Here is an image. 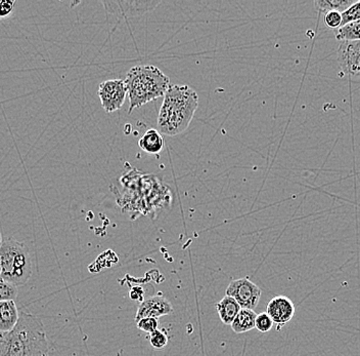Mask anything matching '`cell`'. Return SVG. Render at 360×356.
Segmentation results:
<instances>
[{
    "instance_id": "cell-9",
    "label": "cell",
    "mask_w": 360,
    "mask_h": 356,
    "mask_svg": "<svg viewBox=\"0 0 360 356\" xmlns=\"http://www.w3.org/2000/svg\"><path fill=\"white\" fill-rule=\"evenodd\" d=\"M173 313L172 304L168 301L165 297L162 295L150 297L141 302L135 315V322H139L141 319H158V317H165Z\"/></svg>"
},
{
    "instance_id": "cell-25",
    "label": "cell",
    "mask_w": 360,
    "mask_h": 356,
    "mask_svg": "<svg viewBox=\"0 0 360 356\" xmlns=\"http://www.w3.org/2000/svg\"><path fill=\"white\" fill-rule=\"evenodd\" d=\"M0 274H1V267H0Z\"/></svg>"
},
{
    "instance_id": "cell-8",
    "label": "cell",
    "mask_w": 360,
    "mask_h": 356,
    "mask_svg": "<svg viewBox=\"0 0 360 356\" xmlns=\"http://www.w3.org/2000/svg\"><path fill=\"white\" fill-rule=\"evenodd\" d=\"M160 1H103L105 11L114 16L137 17L154 11Z\"/></svg>"
},
{
    "instance_id": "cell-3",
    "label": "cell",
    "mask_w": 360,
    "mask_h": 356,
    "mask_svg": "<svg viewBox=\"0 0 360 356\" xmlns=\"http://www.w3.org/2000/svg\"><path fill=\"white\" fill-rule=\"evenodd\" d=\"M124 80L129 98V114L141 106L165 96L170 87L168 76L153 65L134 67L128 71Z\"/></svg>"
},
{
    "instance_id": "cell-22",
    "label": "cell",
    "mask_w": 360,
    "mask_h": 356,
    "mask_svg": "<svg viewBox=\"0 0 360 356\" xmlns=\"http://www.w3.org/2000/svg\"><path fill=\"white\" fill-rule=\"evenodd\" d=\"M137 328L139 330L143 331V332L152 333H154L155 331L158 330V326H159V321H158V319H152V317H148V319H141L139 322H136Z\"/></svg>"
},
{
    "instance_id": "cell-21",
    "label": "cell",
    "mask_w": 360,
    "mask_h": 356,
    "mask_svg": "<svg viewBox=\"0 0 360 356\" xmlns=\"http://www.w3.org/2000/svg\"><path fill=\"white\" fill-rule=\"evenodd\" d=\"M323 21L328 28L339 29L342 26V13L338 12L326 13Z\"/></svg>"
},
{
    "instance_id": "cell-1",
    "label": "cell",
    "mask_w": 360,
    "mask_h": 356,
    "mask_svg": "<svg viewBox=\"0 0 360 356\" xmlns=\"http://www.w3.org/2000/svg\"><path fill=\"white\" fill-rule=\"evenodd\" d=\"M199 106V97L188 85H170L158 116V130L174 137L186 132Z\"/></svg>"
},
{
    "instance_id": "cell-7",
    "label": "cell",
    "mask_w": 360,
    "mask_h": 356,
    "mask_svg": "<svg viewBox=\"0 0 360 356\" xmlns=\"http://www.w3.org/2000/svg\"><path fill=\"white\" fill-rule=\"evenodd\" d=\"M338 63L344 75L359 80L360 40L341 42L338 49Z\"/></svg>"
},
{
    "instance_id": "cell-5",
    "label": "cell",
    "mask_w": 360,
    "mask_h": 356,
    "mask_svg": "<svg viewBox=\"0 0 360 356\" xmlns=\"http://www.w3.org/2000/svg\"><path fill=\"white\" fill-rule=\"evenodd\" d=\"M261 294V288L247 277L231 281L225 290V295L233 297L242 309H255L260 301Z\"/></svg>"
},
{
    "instance_id": "cell-12",
    "label": "cell",
    "mask_w": 360,
    "mask_h": 356,
    "mask_svg": "<svg viewBox=\"0 0 360 356\" xmlns=\"http://www.w3.org/2000/svg\"><path fill=\"white\" fill-rule=\"evenodd\" d=\"M139 147L150 154H159L163 150L165 142L161 133L155 128L146 130L145 135L139 139Z\"/></svg>"
},
{
    "instance_id": "cell-4",
    "label": "cell",
    "mask_w": 360,
    "mask_h": 356,
    "mask_svg": "<svg viewBox=\"0 0 360 356\" xmlns=\"http://www.w3.org/2000/svg\"><path fill=\"white\" fill-rule=\"evenodd\" d=\"M0 278L19 288L32 276V259L29 247L13 238L4 240L0 247Z\"/></svg>"
},
{
    "instance_id": "cell-15",
    "label": "cell",
    "mask_w": 360,
    "mask_h": 356,
    "mask_svg": "<svg viewBox=\"0 0 360 356\" xmlns=\"http://www.w3.org/2000/svg\"><path fill=\"white\" fill-rule=\"evenodd\" d=\"M356 2V0H315V10L319 13H344Z\"/></svg>"
},
{
    "instance_id": "cell-6",
    "label": "cell",
    "mask_w": 360,
    "mask_h": 356,
    "mask_svg": "<svg viewBox=\"0 0 360 356\" xmlns=\"http://www.w3.org/2000/svg\"><path fill=\"white\" fill-rule=\"evenodd\" d=\"M98 97L101 106L108 113L121 109L125 103L128 91L124 80H110L103 81L98 87Z\"/></svg>"
},
{
    "instance_id": "cell-17",
    "label": "cell",
    "mask_w": 360,
    "mask_h": 356,
    "mask_svg": "<svg viewBox=\"0 0 360 356\" xmlns=\"http://www.w3.org/2000/svg\"><path fill=\"white\" fill-rule=\"evenodd\" d=\"M18 296V288L0 278V302L15 301Z\"/></svg>"
},
{
    "instance_id": "cell-11",
    "label": "cell",
    "mask_w": 360,
    "mask_h": 356,
    "mask_svg": "<svg viewBox=\"0 0 360 356\" xmlns=\"http://www.w3.org/2000/svg\"><path fill=\"white\" fill-rule=\"evenodd\" d=\"M19 319L20 313L15 301L0 302V332H11Z\"/></svg>"
},
{
    "instance_id": "cell-2",
    "label": "cell",
    "mask_w": 360,
    "mask_h": 356,
    "mask_svg": "<svg viewBox=\"0 0 360 356\" xmlns=\"http://www.w3.org/2000/svg\"><path fill=\"white\" fill-rule=\"evenodd\" d=\"M49 352L44 324L30 313H20L11 332H0V356H49Z\"/></svg>"
},
{
    "instance_id": "cell-23",
    "label": "cell",
    "mask_w": 360,
    "mask_h": 356,
    "mask_svg": "<svg viewBox=\"0 0 360 356\" xmlns=\"http://www.w3.org/2000/svg\"><path fill=\"white\" fill-rule=\"evenodd\" d=\"M15 0H0V19L10 17L15 11Z\"/></svg>"
},
{
    "instance_id": "cell-16",
    "label": "cell",
    "mask_w": 360,
    "mask_h": 356,
    "mask_svg": "<svg viewBox=\"0 0 360 356\" xmlns=\"http://www.w3.org/2000/svg\"><path fill=\"white\" fill-rule=\"evenodd\" d=\"M336 38L340 42L360 40V20L337 29Z\"/></svg>"
},
{
    "instance_id": "cell-18",
    "label": "cell",
    "mask_w": 360,
    "mask_h": 356,
    "mask_svg": "<svg viewBox=\"0 0 360 356\" xmlns=\"http://www.w3.org/2000/svg\"><path fill=\"white\" fill-rule=\"evenodd\" d=\"M360 20V1L355 2L346 12L342 13V26Z\"/></svg>"
},
{
    "instance_id": "cell-24",
    "label": "cell",
    "mask_w": 360,
    "mask_h": 356,
    "mask_svg": "<svg viewBox=\"0 0 360 356\" xmlns=\"http://www.w3.org/2000/svg\"><path fill=\"white\" fill-rule=\"evenodd\" d=\"M2 243H4V240H2V234L0 232V247H1Z\"/></svg>"
},
{
    "instance_id": "cell-19",
    "label": "cell",
    "mask_w": 360,
    "mask_h": 356,
    "mask_svg": "<svg viewBox=\"0 0 360 356\" xmlns=\"http://www.w3.org/2000/svg\"><path fill=\"white\" fill-rule=\"evenodd\" d=\"M150 345L158 350L165 348L168 344L167 333L165 331H155L154 333H150Z\"/></svg>"
},
{
    "instance_id": "cell-10",
    "label": "cell",
    "mask_w": 360,
    "mask_h": 356,
    "mask_svg": "<svg viewBox=\"0 0 360 356\" xmlns=\"http://www.w3.org/2000/svg\"><path fill=\"white\" fill-rule=\"evenodd\" d=\"M266 313L274 324H278V330L292 321L295 315V305L291 299L285 296H276L269 302Z\"/></svg>"
},
{
    "instance_id": "cell-13",
    "label": "cell",
    "mask_w": 360,
    "mask_h": 356,
    "mask_svg": "<svg viewBox=\"0 0 360 356\" xmlns=\"http://www.w3.org/2000/svg\"><path fill=\"white\" fill-rule=\"evenodd\" d=\"M216 310H217L221 321L224 324L231 326L233 321H235L236 315L242 310V307L233 297L225 295L224 298L216 304Z\"/></svg>"
},
{
    "instance_id": "cell-14",
    "label": "cell",
    "mask_w": 360,
    "mask_h": 356,
    "mask_svg": "<svg viewBox=\"0 0 360 356\" xmlns=\"http://www.w3.org/2000/svg\"><path fill=\"white\" fill-rule=\"evenodd\" d=\"M256 317L257 314L254 312V310L242 309L231 324V329L236 333L250 332L255 329Z\"/></svg>"
},
{
    "instance_id": "cell-20",
    "label": "cell",
    "mask_w": 360,
    "mask_h": 356,
    "mask_svg": "<svg viewBox=\"0 0 360 356\" xmlns=\"http://www.w3.org/2000/svg\"><path fill=\"white\" fill-rule=\"evenodd\" d=\"M274 324L269 315L266 312H262L256 317L255 329H257L259 332L267 333L271 331Z\"/></svg>"
}]
</instances>
